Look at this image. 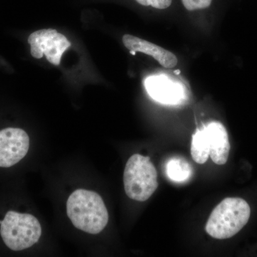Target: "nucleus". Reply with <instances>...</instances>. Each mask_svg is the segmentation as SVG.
I'll list each match as a JSON object with an SVG mask.
<instances>
[{
	"instance_id": "nucleus-1",
	"label": "nucleus",
	"mask_w": 257,
	"mask_h": 257,
	"mask_svg": "<svg viewBox=\"0 0 257 257\" xmlns=\"http://www.w3.org/2000/svg\"><path fill=\"white\" fill-rule=\"evenodd\" d=\"M67 211L74 226L89 234H99L109 221L102 198L97 193L86 189H77L69 196Z\"/></svg>"
},
{
	"instance_id": "nucleus-2",
	"label": "nucleus",
	"mask_w": 257,
	"mask_h": 257,
	"mask_svg": "<svg viewBox=\"0 0 257 257\" xmlns=\"http://www.w3.org/2000/svg\"><path fill=\"white\" fill-rule=\"evenodd\" d=\"M250 214L251 209L246 201L241 198H226L211 212L206 231L214 239H229L247 224Z\"/></svg>"
},
{
	"instance_id": "nucleus-3",
	"label": "nucleus",
	"mask_w": 257,
	"mask_h": 257,
	"mask_svg": "<svg viewBox=\"0 0 257 257\" xmlns=\"http://www.w3.org/2000/svg\"><path fill=\"white\" fill-rule=\"evenodd\" d=\"M124 190L130 199L145 202L158 187L157 172L150 157L135 154L128 159L124 172Z\"/></svg>"
},
{
	"instance_id": "nucleus-4",
	"label": "nucleus",
	"mask_w": 257,
	"mask_h": 257,
	"mask_svg": "<svg viewBox=\"0 0 257 257\" xmlns=\"http://www.w3.org/2000/svg\"><path fill=\"white\" fill-rule=\"evenodd\" d=\"M0 234L6 246L21 251L33 246L40 239L42 227L38 219L30 214L9 211L0 221Z\"/></svg>"
},
{
	"instance_id": "nucleus-5",
	"label": "nucleus",
	"mask_w": 257,
	"mask_h": 257,
	"mask_svg": "<svg viewBox=\"0 0 257 257\" xmlns=\"http://www.w3.org/2000/svg\"><path fill=\"white\" fill-rule=\"evenodd\" d=\"M32 57L41 59L44 55L51 64L60 65L61 59L71 46L67 37L53 29L37 30L28 37Z\"/></svg>"
},
{
	"instance_id": "nucleus-6",
	"label": "nucleus",
	"mask_w": 257,
	"mask_h": 257,
	"mask_svg": "<svg viewBox=\"0 0 257 257\" xmlns=\"http://www.w3.org/2000/svg\"><path fill=\"white\" fill-rule=\"evenodd\" d=\"M30 138L26 132L20 128L0 130V167H13L28 154Z\"/></svg>"
},
{
	"instance_id": "nucleus-7",
	"label": "nucleus",
	"mask_w": 257,
	"mask_h": 257,
	"mask_svg": "<svg viewBox=\"0 0 257 257\" xmlns=\"http://www.w3.org/2000/svg\"><path fill=\"white\" fill-rule=\"evenodd\" d=\"M145 86L149 95L162 104L177 105L182 104L187 98L183 84L172 80L165 74L147 77Z\"/></svg>"
},
{
	"instance_id": "nucleus-8",
	"label": "nucleus",
	"mask_w": 257,
	"mask_h": 257,
	"mask_svg": "<svg viewBox=\"0 0 257 257\" xmlns=\"http://www.w3.org/2000/svg\"><path fill=\"white\" fill-rule=\"evenodd\" d=\"M122 42L125 47L131 51L133 55L135 52H142L152 56L165 68H173L178 63L177 57L170 51L143 39L133 35H125L122 37Z\"/></svg>"
},
{
	"instance_id": "nucleus-9",
	"label": "nucleus",
	"mask_w": 257,
	"mask_h": 257,
	"mask_svg": "<svg viewBox=\"0 0 257 257\" xmlns=\"http://www.w3.org/2000/svg\"><path fill=\"white\" fill-rule=\"evenodd\" d=\"M209 143L210 157L214 163L223 165L229 158L230 144L228 133L224 125L219 121H211L205 125Z\"/></svg>"
},
{
	"instance_id": "nucleus-10",
	"label": "nucleus",
	"mask_w": 257,
	"mask_h": 257,
	"mask_svg": "<svg viewBox=\"0 0 257 257\" xmlns=\"http://www.w3.org/2000/svg\"><path fill=\"white\" fill-rule=\"evenodd\" d=\"M191 155L197 164L205 163L210 156V143L205 126L198 128L192 136Z\"/></svg>"
},
{
	"instance_id": "nucleus-11",
	"label": "nucleus",
	"mask_w": 257,
	"mask_h": 257,
	"mask_svg": "<svg viewBox=\"0 0 257 257\" xmlns=\"http://www.w3.org/2000/svg\"><path fill=\"white\" fill-rule=\"evenodd\" d=\"M166 173L174 182H183L192 175V166L182 157H173L167 162Z\"/></svg>"
},
{
	"instance_id": "nucleus-12",
	"label": "nucleus",
	"mask_w": 257,
	"mask_h": 257,
	"mask_svg": "<svg viewBox=\"0 0 257 257\" xmlns=\"http://www.w3.org/2000/svg\"><path fill=\"white\" fill-rule=\"evenodd\" d=\"M212 0H182L184 8L189 11L204 10L209 8Z\"/></svg>"
},
{
	"instance_id": "nucleus-13",
	"label": "nucleus",
	"mask_w": 257,
	"mask_h": 257,
	"mask_svg": "<svg viewBox=\"0 0 257 257\" xmlns=\"http://www.w3.org/2000/svg\"><path fill=\"white\" fill-rule=\"evenodd\" d=\"M139 4L145 7H152L159 10H165L170 8L172 0H135Z\"/></svg>"
}]
</instances>
